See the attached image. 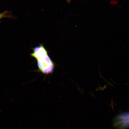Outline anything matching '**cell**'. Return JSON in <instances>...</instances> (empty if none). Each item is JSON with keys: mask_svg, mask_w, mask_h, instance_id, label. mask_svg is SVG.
Returning <instances> with one entry per match:
<instances>
[{"mask_svg": "<svg viewBox=\"0 0 129 129\" xmlns=\"http://www.w3.org/2000/svg\"><path fill=\"white\" fill-rule=\"evenodd\" d=\"M47 54H48L47 50L43 45H40L34 48L33 52L31 55L36 59L41 55Z\"/></svg>", "mask_w": 129, "mask_h": 129, "instance_id": "obj_3", "label": "cell"}, {"mask_svg": "<svg viewBox=\"0 0 129 129\" xmlns=\"http://www.w3.org/2000/svg\"><path fill=\"white\" fill-rule=\"evenodd\" d=\"M68 1H70V0H68Z\"/></svg>", "mask_w": 129, "mask_h": 129, "instance_id": "obj_5", "label": "cell"}, {"mask_svg": "<svg viewBox=\"0 0 129 129\" xmlns=\"http://www.w3.org/2000/svg\"><path fill=\"white\" fill-rule=\"evenodd\" d=\"M7 13V11H5L4 12L0 13V19L6 16Z\"/></svg>", "mask_w": 129, "mask_h": 129, "instance_id": "obj_4", "label": "cell"}, {"mask_svg": "<svg viewBox=\"0 0 129 129\" xmlns=\"http://www.w3.org/2000/svg\"><path fill=\"white\" fill-rule=\"evenodd\" d=\"M39 70L43 73L48 74L52 73L54 64L48 54L42 55L36 59Z\"/></svg>", "mask_w": 129, "mask_h": 129, "instance_id": "obj_1", "label": "cell"}, {"mask_svg": "<svg viewBox=\"0 0 129 129\" xmlns=\"http://www.w3.org/2000/svg\"><path fill=\"white\" fill-rule=\"evenodd\" d=\"M113 125L117 129H125L129 127V112L124 113L116 115L113 120Z\"/></svg>", "mask_w": 129, "mask_h": 129, "instance_id": "obj_2", "label": "cell"}]
</instances>
